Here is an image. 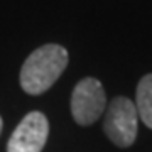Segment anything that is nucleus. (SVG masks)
<instances>
[{
    "label": "nucleus",
    "instance_id": "nucleus-5",
    "mask_svg": "<svg viewBox=\"0 0 152 152\" xmlns=\"http://www.w3.org/2000/svg\"><path fill=\"white\" fill-rule=\"evenodd\" d=\"M137 115L144 124L152 129V75H145L137 85Z\"/></svg>",
    "mask_w": 152,
    "mask_h": 152
},
{
    "label": "nucleus",
    "instance_id": "nucleus-2",
    "mask_svg": "<svg viewBox=\"0 0 152 152\" xmlns=\"http://www.w3.org/2000/svg\"><path fill=\"white\" fill-rule=\"evenodd\" d=\"M137 115L135 103L125 96H117L107 107L105 113V134L115 145L130 147L137 137Z\"/></svg>",
    "mask_w": 152,
    "mask_h": 152
},
{
    "label": "nucleus",
    "instance_id": "nucleus-4",
    "mask_svg": "<svg viewBox=\"0 0 152 152\" xmlns=\"http://www.w3.org/2000/svg\"><path fill=\"white\" fill-rule=\"evenodd\" d=\"M49 134V122L41 112H31L9 139L7 152H41Z\"/></svg>",
    "mask_w": 152,
    "mask_h": 152
},
{
    "label": "nucleus",
    "instance_id": "nucleus-3",
    "mask_svg": "<svg viewBox=\"0 0 152 152\" xmlns=\"http://www.w3.org/2000/svg\"><path fill=\"white\" fill-rule=\"evenodd\" d=\"M107 108L103 85L95 78H83L76 83L71 95V115L78 125L95 124Z\"/></svg>",
    "mask_w": 152,
    "mask_h": 152
},
{
    "label": "nucleus",
    "instance_id": "nucleus-6",
    "mask_svg": "<svg viewBox=\"0 0 152 152\" xmlns=\"http://www.w3.org/2000/svg\"><path fill=\"white\" fill-rule=\"evenodd\" d=\"M0 132H2V117H0Z\"/></svg>",
    "mask_w": 152,
    "mask_h": 152
},
{
    "label": "nucleus",
    "instance_id": "nucleus-1",
    "mask_svg": "<svg viewBox=\"0 0 152 152\" xmlns=\"http://www.w3.org/2000/svg\"><path fill=\"white\" fill-rule=\"evenodd\" d=\"M69 61L68 51L59 44H44L32 51L20 69V86L29 95H41L53 86Z\"/></svg>",
    "mask_w": 152,
    "mask_h": 152
}]
</instances>
